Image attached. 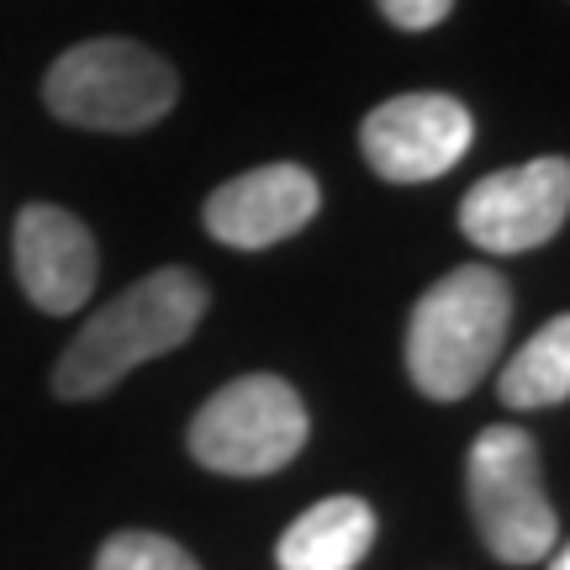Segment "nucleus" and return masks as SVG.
Instances as JSON below:
<instances>
[{
    "label": "nucleus",
    "mask_w": 570,
    "mask_h": 570,
    "mask_svg": "<svg viewBox=\"0 0 570 570\" xmlns=\"http://www.w3.org/2000/svg\"><path fill=\"white\" fill-rule=\"evenodd\" d=\"M206 317V285L190 269H154L127 285L117 302H106L90 323L69 338L53 391L63 402H90L122 381L127 370L180 348Z\"/></svg>",
    "instance_id": "obj_1"
},
{
    "label": "nucleus",
    "mask_w": 570,
    "mask_h": 570,
    "mask_svg": "<svg viewBox=\"0 0 570 570\" xmlns=\"http://www.w3.org/2000/svg\"><path fill=\"white\" fill-rule=\"evenodd\" d=\"M512 291L487 265L449 269L428 285L407 323V375L433 402H460L487 381L497 354L508 344Z\"/></svg>",
    "instance_id": "obj_2"
},
{
    "label": "nucleus",
    "mask_w": 570,
    "mask_h": 570,
    "mask_svg": "<svg viewBox=\"0 0 570 570\" xmlns=\"http://www.w3.org/2000/svg\"><path fill=\"white\" fill-rule=\"evenodd\" d=\"M175 96H180L175 69L154 48L127 38L80 42L42 80V101L59 122L96 132H142L169 117Z\"/></svg>",
    "instance_id": "obj_3"
},
{
    "label": "nucleus",
    "mask_w": 570,
    "mask_h": 570,
    "mask_svg": "<svg viewBox=\"0 0 570 570\" xmlns=\"http://www.w3.org/2000/svg\"><path fill=\"white\" fill-rule=\"evenodd\" d=\"M465 491L475 529L497 560L508 566H539L544 554L560 544V518L544 491V465H539V444L523 428H487L470 444Z\"/></svg>",
    "instance_id": "obj_4"
},
{
    "label": "nucleus",
    "mask_w": 570,
    "mask_h": 570,
    "mask_svg": "<svg viewBox=\"0 0 570 570\" xmlns=\"http://www.w3.org/2000/svg\"><path fill=\"white\" fill-rule=\"evenodd\" d=\"M306 444V407L281 375L223 386L190 423V454L217 475H275Z\"/></svg>",
    "instance_id": "obj_5"
},
{
    "label": "nucleus",
    "mask_w": 570,
    "mask_h": 570,
    "mask_svg": "<svg viewBox=\"0 0 570 570\" xmlns=\"http://www.w3.org/2000/svg\"><path fill=\"white\" fill-rule=\"evenodd\" d=\"M470 138H475V122H470L465 101L439 96V90L391 96L360 127L365 164L391 185H423L449 175L470 154Z\"/></svg>",
    "instance_id": "obj_6"
},
{
    "label": "nucleus",
    "mask_w": 570,
    "mask_h": 570,
    "mask_svg": "<svg viewBox=\"0 0 570 570\" xmlns=\"http://www.w3.org/2000/svg\"><path fill=\"white\" fill-rule=\"evenodd\" d=\"M570 212V164L529 159L475 180L460 202V227L487 254H529L550 244Z\"/></svg>",
    "instance_id": "obj_7"
},
{
    "label": "nucleus",
    "mask_w": 570,
    "mask_h": 570,
    "mask_svg": "<svg viewBox=\"0 0 570 570\" xmlns=\"http://www.w3.org/2000/svg\"><path fill=\"white\" fill-rule=\"evenodd\" d=\"M323 206V190L302 164H265L212 190L206 233L227 248H269L302 233Z\"/></svg>",
    "instance_id": "obj_8"
},
{
    "label": "nucleus",
    "mask_w": 570,
    "mask_h": 570,
    "mask_svg": "<svg viewBox=\"0 0 570 570\" xmlns=\"http://www.w3.org/2000/svg\"><path fill=\"white\" fill-rule=\"evenodd\" d=\"M17 275L42 312H80L96 291V238L63 206L32 202L17 217Z\"/></svg>",
    "instance_id": "obj_9"
},
{
    "label": "nucleus",
    "mask_w": 570,
    "mask_h": 570,
    "mask_svg": "<svg viewBox=\"0 0 570 570\" xmlns=\"http://www.w3.org/2000/svg\"><path fill=\"white\" fill-rule=\"evenodd\" d=\"M375 544V512L360 497H327L281 533V570H354Z\"/></svg>",
    "instance_id": "obj_10"
},
{
    "label": "nucleus",
    "mask_w": 570,
    "mask_h": 570,
    "mask_svg": "<svg viewBox=\"0 0 570 570\" xmlns=\"http://www.w3.org/2000/svg\"><path fill=\"white\" fill-rule=\"evenodd\" d=\"M508 407H560L570 396V317H550L497 375Z\"/></svg>",
    "instance_id": "obj_11"
},
{
    "label": "nucleus",
    "mask_w": 570,
    "mask_h": 570,
    "mask_svg": "<svg viewBox=\"0 0 570 570\" xmlns=\"http://www.w3.org/2000/svg\"><path fill=\"white\" fill-rule=\"evenodd\" d=\"M96 570H202L190 554L164 539V533H138V529H122L111 533L96 554Z\"/></svg>",
    "instance_id": "obj_12"
},
{
    "label": "nucleus",
    "mask_w": 570,
    "mask_h": 570,
    "mask_svg": "<svg viewBox=\"0 0 570 570\" xmlns=\"http://www.w3.org/2000/svg\"><path fill=\"white\" fill-rule=\"evenodd\" d=\"M381 6V17L391 27H402V32H428V27H439V21L454 11V0H375Z\"/></svg>",
    "instance_id": "obj_13"
},
{
    "label": "nucleus",
    "mask_w": 570,
    "mask_h": 570,
    "mask_svg": "<svg viewBox=\"0 0 570 570\" xmlns=\"http://www.w3.org/2000/svg\"><path fill=\"white\" fill-rule=\"evenodd\" d=\"M544 560H550V570H570V554H566V550H560V544H554V550H550V554H544Z\"/></svg>",
    "instance_id": "obj_14"
}]
</instances>
